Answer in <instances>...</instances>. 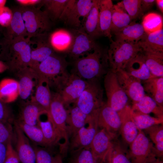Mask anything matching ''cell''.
<instances>
[{"instance_id": "43", "label": "cell", "mask_w": 163, "mask_h": 163, "mask_svg": "<svg viewBox=\"0 0 163 163\" xmlns=\"http://www.w3.org/2000/svg\"><path fill=\"white\" fill-rule=\"evenodd\" d=\"M141 1L123 0L121 1L125 10L132 20L143 15L141 10Z\"/></svg>"}, {"instance_id": "60", "label": "cell", "mask_w": 163, "mask_h": 163, "mask_svg": "<svg viewBox=\"0 0 163 163\" xmlns=\"http://www.w3.org/2000/svg\"><path fill=\"white\" fill-rule=\"evenodd\" d=\"M100 163H103V162L101 161Z\"/></svg>"}, {"instance_id": "21", "label": "cell", "mask_w": 163, "mask_h": 163, "mask_svg": "<svg viewBox=\"0 0 163 163\" xmlns=\"http://www.w3.org/2000/svg\"><path fill=\"white\" fill-rule=\"evenodd\" d=\"M49 39L55 52L68 54L73 43L74 35L72 30L60 29L49 34Z\"/></svg>"}, {"instance_id": "32", "label": "cell", "mask_w": 163, "mask_h": 163, "mask_svg": "<svg viewBox=\"0 0 163 163\" xmlns=\"http://www.w3.org/2000/svg\"><path fill=\"white\" fill-rule=\"evenodd\" d=\"M122 2L114 5L111 27V34H115L129 25L132 22Z\"/></svg>"}, {"instance_id": "7", "label": "cell", "mask_w": 163, "mask_h": 163, "mask_svg": "<svg viewBox=\"0 0 163 163\" xmlns=\"http://www.w3.org/2000/svg\"><path fill=\"white\" fill-rule=\"evenodd\" d=\"M88 82L87 85L74 104L84 113L92 117L104 103V92L99 81Z\"/></svg>"}, {"instance_id": "20", "label": "cell", "mask_w": 163, "mask_h": 163, "mask_svg": "<svg viewBox=\"0 0 163 163\" xmlns=\"http://www.w3.org/2000/svg\"><path fill=\"white\" fill-rule=\"evenodd\" d=\"M118 113L121 123L120 131L124 140L129 145L139 133V130L131 116V107L128 105Z\"/></svg>"}, {"instance_id": "59", "label": "cell", "mask_w": 163, "mask_h": 163, "mask_svg": "<svg viewBox=\"0 0 163 163\" xmlns=\"http://www.w3.org/2000/svg\"><path fill=\"white\" fill-rule=\"evenodd\" d=\"M6 2L5 0H0V9L5 6Z\"/></svg>"}, {"instance_id": "16", "label": "cell", "mask_w": 163, "mask_h": 163, "mask_svg": "<svg viewBox=\"0 0 163 163\" xmlns=\"http://www.w3.org/2000/svg\"><path fill=\"white\" fill-rule=\"evenodd\" d=\"M14 131L15 150L21 163H36L35 152L27 137L14 123Z\"/></svg>"}, {"instance_id": "50", "label": "cell", "mask_w": 163, "mask_h": 163, "mask_svg": "<svg viewBox=\"0 0 163 163\" xmlns=\"http://www.w3.org/2000/svg\"><path fill=\"white\" fill-rule=\"evenodd\" d=\"M44 0H17L15 1L20 6L34 7L40 8L43 6Z\"/></svg>"}, {"instance_id": "19", "label": "cell", "mask_w": 163, "mask_h": 163, "mask_svg": "<svg viewBox=\"0 0 163 163\" xmlns=\"http://www.w3.org/2000/svg\"><path fill=\"white\" fill-rule=\"evenodd\" d=\"M49 34H43L34 37L35 41L32 42L35 47H31V62L30 67L35 68L40 62L55 53L49 40Z\"/></svg>"}, {"instance_id": "37", "label": "cell", "mask_w": 163, "mask_h": 163, "mask_svg": "<svg viewBox=\"0 0 163 163\" xmlns=\"http://www.w3.org/2000/svg\"><path fill=\"white\" fill-rule=\"evenodd\" d=\"M154 144L153 152L158 157H163V125L153 126L144 130Z\"/></svg>"}, {"instance_id": "15", "label": "cell", "mask_w": 163, "mask_h": 163, "mask_svg": "<svg viewBox=\"0 0 163 163\" xmlns=\"http://www.w3.org/2000/svg\"><path fill=\"white\" fill-rule=\"evenodd\" d=\"M86 125L71 137L69 149L71 152L90 148L92 141L98 130L95 115L91 117L87 126Z\"/></svg>"}, {"instance_id": "38", "label": "cell", "mask_w": 163, "mask_h": 163, "mask_svg": "<svg viewBox=\"0 0 163 163\" xmlns=\"http://www.w3.org/2000/svg\"><path fill=\"white\" fill-rule=\"evenodd\" d=\"M68 1V0H44V11L52 21L59 20Z\"/></svg>"}, {"instance_id": "49", "label": "cell", "mask_w": 163, "mask_h": 163, "mask_svg": "<svg viewBox=\"0 0 163 163\" xmlns=\"http://www.w3.org/2000/svg\"><path fill=\"white\" fill-rule=\"evenodd\" d=\"M7 153L4 163H21L17 153L11 143L7 145Z\"/></svg>"}, {"instance_id": "12", "label": "cell", "mask_w": 163, "mask_h": 163, "mask_svg": "<svg viewBox=\"0 0 163 163\" xmlns=\"http://www.w3.org/2000/svg\"><path fill=\"white\" fill-rule=\"evenodd\" d=\"M72 30L74 40L68 54L73 61L92 52L99 46L82 29H73Z\"/></svg>"}, {"instance_id": "42", "label": "cell", "mask_w": 163, "mask_h": 163, "mask_svg": "<svg viewBox=\"0 0 163 163\" xmlns=\"http://www.w3.org/2000/svg\"><path fill=\"white\" fill-rule=\"evenodd\" d=\"M71 152L68 163H97L90 148Z\"/></svg>"}, {"instance_id": "31", "label": "cell", "mask_w": 163, "mask_h": 163, "mask_svg": "<svg viewBox=\"0 0 163 163\" xmlns=\"http://www.w3.org/2000/svg\"><path fill=\"white\" fill-rule=\"evenodd\" d=\"M142 81L145 92L163 108V77H153Z\"/></svg>"}, {"instance_id": "22", "label": "cell", "mask_w": 163, "mask_h": 163, "mask_svg": "<svg viewBox=\"0 0 163 163\" xmlns=\"http://www.w3.org/2000/svg\"><path fill=\"white\" fill-rule=\"evenodd\" d=\"M67 108L66 124L69 137H71L88 123L91 117L84 113L75 104Z\"/></svg>"}, {"instance_id": "27", "label": "cell", "mask_w": 163, "mask_h": 163, "mask_svg": "<svg viewBox=\"0 0 163 163\" xmlns=\"http://www.w3.org/2000/svg\"><path fill=\"white\" fill-rule=\"evenodd\" d=\"M98 2V0H93L91 8L81 28L94 40L102 36L100 27Z\"/></svg>"}, {"instance_id": "53", "label": "cell", "mask_w": 163, "mask_h": 163, "mask_svg": "<svg viewBox=\"0 0 163 163\" xmlns=\"http://www.w3.org/2000/svg\"><path fill=\"white\" fill-rule=\"evenodd\" d=\"M7 145L0 143V163H4L6 157Z\"/></svg>"}, {"instance_id": "58", "label": "cell", "mask_w": 163, "mask_h": 163, "mask_svg": "<svg viewBox=\"0 0 163 163\" xmlns=\"http://www.w3.org/2000/svg\"><path fill=\"white\" fill-rule=\"evenodd\" d=\"M105 159L107 160L106 163H112L111 158L110 151L107 155Z\"/></svg>"}, {"instance_id": "52", "label": "cell", "mask_w": 163, "mask_h": 163, "mask_svg": "<svg viewBox=\"0 0 163 163\" xmlns=\"http://www.w3.org/2000/svg\"><path fill=\"white\" fill-rule=\"evenodd\" d=\"M144 163H163V158L158 157L154 153H152Z\"/></svg>"}, {"instance_id": "4", "label": "cell", "mask_w": 163, "mask_h": 163, "mask_svg": "<svg viewBox=\"0 0 163 163\" xmlns=\"http://www.w3.org/2000/svg\"><path fill=\"white\" fill-rule=\"evenodd\" d=\"M51 100L47 116L50 118L60 140L64 142L60 149L64 152H67L69 144L66 119L67 110L59 94L51 93Z\"/></svg>"}, {"instance_id": "54", "label": "cell", "mask_w": 163, "mask_h": 163, "mask_svg": "<svg viewBox=\"0 0 163 163\" xmlns=\"http://www.w3.org/2000/svg\"><path fill=\"white\" fill-rule=\"evenodd\" d=\"M5 51V45L3 40L0 41V60H4Z\"/></svg>"}, {"instance_id": "56", "label": "cell", "mask_w": 163, "mask_h": 163, "mask_svg": "<svg viewBox=\"0 0 163 163\" xmlns=\"http://www.w3.org/2000/svg\"><path fill=\"white\" fill-rule=\"evenodd\" d=\"M155 3L157 4V6L159 10L161 13H163V0H156Z\"/></svg>"}, {"instance_id": "44", "label": "cell", "mask_w": 163, "mask_h": 163, "mask_svg": "<svg viewBox=\"0 0 163 163\" xmlns=\"http://www.w3.org/2000/svg\"><path fill=\"white\" fill-rule=\"evenodd\" d=\"M15 135L12 124L0 121V143L7 145L14 142Z\"/></svg>"}, {"instance_id": "8", "label": "cell", "mask_w": 163, "mask_h": 163, "mask_svg": "<svg viewBox=\"0 0 163 163\" xmlns=\"http://www.w3.org/2000/svg\"><path fill=\"white\" fill-rule=\"evenodd\" d=\"M68 63L65 58L55 53L39 63L34 69L38 76L46 80L53 86L68 72Z\"/></svg>"}, {"instance_id": "18", "label": "cell", "mask_w": 163, "mask_h": 163, "mask_svg": "<svg viewBox=\"0 0 163 163\" xmlns=\"http://www.w3.org/2000/svg\"><path fill=\"white\" fill-rule=\"evenodd\" d=\"M18 80L19 96L26 100L31 96L37 85L39 76L36 71L28 66L21 69L15 73Z\"/></svg>"}, {"instance_id": "3", "label": "cell", "mask_w": 163, "mask_h": 163, "mask_svg": "<svg viewBox=\"0 0 163 163\" xmlns=\"http://www.w3.org/2000/svg\"><path fill=\"white\" fill-rule=\"evenodd\" d=\"M110 40L107 49L109 69L115 73L118 70H124L128 63L142 51L137 43Z\"/></svg>"}, {"instance_id": "24", "label": "cell", "mask_w": 163, "mask_h": 163, "mask_svg": "<svg viewBox=\"0 0 163 163\" xmlns=\"http://www.w3.org/2000/svg\"><path fill=\"white\" fill-rule=\"evenodd\" d=\"M111 0H98V7L100 29L102 36L112 39L111 27L113 6Z\"/></svg>"}, {"instance_id": "26", "label": "cell", "mask_w": 163, "mask_h": 163, "mask_svg": "<svg viewBox=\"0 0 163 163\" xmlns=\"http://www.w3.org/2000/svg\"><path fill=\"white\" fill-rule=\"evenodd\" d=\"M142 52L131 59L123 70L141 82L154 77L151 74L146 65Z\"/></svg>"}, {"instance_id": "10", "label": "cell", "mask_w": 163, "mask_h": 163, "mask_svg": "<svg viewBox=\"0 0 163 163\" xmlns=\"http://www.w3.org/2000/svg\"><path fill=\"white\" fill-rule=\"evenodd\" d=\"M107 104L115 111H121L128 105L129 98L120 86L115 72L109 69L104 76Z\"/></svg>"}, {"instance_id": "6", "label": "cell", "mask_w": 163, "mask_h": 163, "mask_svg": "<svg viewBox=\"0 0 163 163\" xmlns=\"http://www.w3.org/2000/svg\"><path fill=\"white\" fill-rule=\"evenodd\" d=\"M87 81L68 72L53 86L60 96L65 107L74 104L88 85Z\"/></svg>"}, {"instance_id": "36", "label": "cell", "mask_w": 163, "mask_h": 163, "mask_svg": "<svg viewBox=\"0 0 163 163\" xmlns=\"http://www.w3.org/2000/svg\"><path fill=\"white\" fill-rule=\"evenodd\" d=\"M14 123L20 128L27 136L32 142L40 146L48 147L41 130L37 125H29L19 119L14 120Z\"/></svg>"}, {"instance_id": "55", "label": "cell", "mask_w": 163, "mask_h": 163, "mask_svg": "<svg viewBox=\"0 0 163 163\" xmlns=\"http://www.w3.org/2000/svg\"><path fill=\"white\" fill-rule=\"evenodd\" d=\"M8 69V67L6 64L3 61L0 60V73Z\"/></svg>"}, {"instance_id": "2", "label": "cell", "mask_w": 163, "mask_h": 163, "mask_svg": "<svg viewBox=\"0 0 163 163\" xmlns=\"http://www.w3.org/2000/svg\"><path fill=\"white\" fill-rule=\"evenodd\" d=\"M4 39L6 44L4 60L8 70L15 73L21 69L30 67L31 52L30 39L23 37L9 41Z\"/></svg>"}, {"instance_id": "17", "label": "cell", "mask_w": 163, "mask_h": 163, "mask_svg": "<svg viewBox=\"0 0 163 163\" xmlns=\"http://www.w3.org/2000/svg\"><path fill=\"white\" fill-rule=\"evenodd\" d=\"M114 137L104 129L98 130L91 144L90 148L97 163L104 161L113 147Z\"/></svg>"}, {"instance_id": "11", "label": "cell", "mask_w": 163, "mask_h": 163, "mask_svg": "<svg viewBox=\"0 0 163 163\" xmlns=\"http://www.w3.org/2000/svg\"><path fill=\"white\" fill-rule=\"evenodd\" d=\"M116 73L120 86L132 104L139 101L145 95L140 80L123 70H118Z\"/></svg>"}, {"instance_id": "23", "label": "cell", "mask_w": 163, "mask_h": 163, "mask_svg": "<svg viewBox=\"0 0 163 163\" xmlns=\"http://www.w3.org/2000/svg\"><path fill=\"white\" fill-rule=\"evenodd\" d=\"M11 9L12 18L9 25L6 28L4 39L9 41L18 37H27V31L20 7H17Z\"/></svg>"}, {"instance_id": "41", "label": "cell", "mask_w": 163, "mask_h": 163, "mask_svg": "<svg viewBox=\"0 0 163 163\" xmlns=\"http://www.w3.org/2000/svg\"><path fill=\"white\" fill-rule=\"evenodd\" d=\"M141 24L147 34L152 33L163 29L162 17L156 13H149L144 17Z\"/></svg>"}, {"instance_id": "61", "label": "cell", "mask_w": 163, "mask_h": 163, "mask_svg": "<svg viewBox=\"0 0 163 163\" xmlns=\"http://www.w3.org/2000/svg\"><path fill=\"white\" fill-rule=\"evenodd\" d=\"M1 29H0V31H1Z\"/></svg>"}, {"instance_id": "34", "label": "cell", "mask_w": 163, "mask_h": 163, "mask_svg": "<svg viewBox=\"0 0 163 163\" xmlns=\"http://www.w3.org/2000/svg\"><path fill=\"white\" fill-rule=\"evenodd\" d=\"M146 65L154 77H163V53L142 51Z\"/></svg>"}, {"instance_id": "51", "label": "cell", "mask_w": 163, "mask_h": 163, "mask_svg": "<svg viewBox=\"0 0 163 163\" xmlns=\"http://www.w3.org/2000/svg\"><path fill=\"white\" fill-rule=\"evenodd\" d=\"M155 3V0H141V8L143 15L150 10Z\"/></svg>"}, {"instance_id": "13", "label": "cell", "mask_w": 163, "mask_h": 163, "mask_svg": "<svg viewBox=\"0 0 163 163\" xmlns=\"http://www.w3.org/2000/svg\"><path fill=\"white\" fill-rule=\"evenodd\" d=\"M138 130L137 136L129 145L128 154L131 163H144L154 153L153 143L142 130Z\"/></svg>"}, {"instance_id": "39", "label": "cell", "mask_w": 163, "mask_h": 163, "mask_svg": "<svg viewBox=\"0 0 163 163\" xmlns=\"http://www.w3.org/2000/svg\"><path fill=\"white\" fill-rule=\"evenodd\" d=\"M37 125L41 129L48 147L59 144L60 140L52 122L47 116L46 120H38Z\"/></svg>"}, {"instance_id": "25", "label": "cell", "mask_w": 163, "mask_h": 163, "mask_svg": "<svg viewBox=\"0 0 163 163\" xmlns=\"http://www.w3.org/2000/svg\"><path fill=\"white\" fill-rule=\"evenodd\" d=\"M47 112L36 102L30 100L24 102L22 105L18 119L31 125H37L40 117Z\"/></svg>"}, {"instance_id": "45", "label": "cell", "mask_w": 163, "mask_h": 163, "mask_svg": "<svg viewBox=\"0 0 163 163\" xmlns=\"http://www.w3.org/2000/svg\"><path fill=\"white\" fill-rule=\"evenodd\" d=\"M110 154L112 163H131L128 153L125 152L118 144L113 143Z\"/></svg>"}, {"instance_id": "48", "label": "cell", "mask_w": 163, "mask_h": 163, "mask_svg": "<svg viewBox=\"0 0 163 163\" xmlns=\"http://www.w3.org/2000/svg\"><path fill=\"white\" fill-rule=\"evenodd\" d=\"M13 17L11 9L4 6L0 9V25L7 28L10 25Z\"/></svg>"}, {"instance_id": "28", "label": "cell", "mask_w": 163, "mask_h": 163, "mask_svg": "<svg viewBox=\"0 0 163 163\" xmlns=\"http://www.w3.org/2000/svg\"><path fill=\"white\" fill-rule=\"evenodd\" d=\"M146 34L141 24L132 22L114 35L115 40L137 43Z\"/></svg>"}, {"instance_id": "30", "label": "cell", "mask_w": 163, "mask_h": 163, "mask_svg": "<svg viewBox=\"0 0 163 163\" xmlns=\"http://www.w3.org/2000/svg\"><path fill=\"white\" fill-rule=\"evenodd\" d=\"M142 50L163 53V29L146 34L138 43Z\"/></svg>"}, {"instance_id": "46", "label": "cell", "mask_w": 163, "mask_h": 163, "mask_svg": "<svg viewBox=\"0 0 163 163\" xmlns=\"http://www.w3.org/2000/svg\"><path fill=\"white\" fill-rule=\"evenodd\" d=\"M36 163H55L56 156H54L48 150L43 148H34Z\"/></svg>"}, {"instance_id": "47", "label": "cell", "mask_w": 163, "mask_h": 163, "mask_svg": "<svg viewBox=\"0 0 163 163\" xmlns=\"http://www.w3.org/2000/svg\"><path fill=\"white\" fill-rule=\"evenodd\" d=\"M14 121L11 109L5 103L0 100V121L12 124Z\"/></svg>"}, {"instance_id": "57", "label": "cell", "mask_w": 163, "mask_h": 163, "mask_svg": "<svg viewBox=\"0 0 163 163\" xmlns=\"http://www.w3.org/2000/svg\"><path fill=\"white\" fill-rule=\"evenodd\" d=\"M55 163H62V157L60 155L56 156Z\"/></svg>"}, {"instance_id": "29", "label": "cell", "mask_w": 163, "mask_h": 163, "mask_svg": "<svg viewBox=\"0 0 163 163\" xmlns=\"http://www.w3.org/2000/svg\"><path fill=\"white\" fill-rule=\"evenodd\" d=\"M48 82L39 76L34 95L31 97V100L36 102L48 114L51 101L52 94Z\"/></svg>"}, {"instance_id": "33", "label": "cell", "mask_w": 163, "mask_h": 163, "mask_svg": "<svg viewBox=\"0 0 163 163\" xmlns=\"http://www.w3.org/2000/svg\"><path fill=\"white\" fill-rule=\"evenodd\" d=\"M132 110L141 113H152L155 117L163 118V108L159 106L156 102L148 95H145L138 102L133 104Z\"/></svg>"}, {"instance_id": "1", "label": "cell", "mask_w": 163, "mask_h": 163, "mask_svg": "<svg viewBox=\"0 0 163 163\" xmlns=\"http://www.w3.org/2000/svg\"><path fill=\"white\" fill-rule=\"evenodd\" d=\"M109 69L107 49L99 45L92 52L73 61L71 73L87 81H99Z\"/></svg>"}, {"instance_id": "14", "label": "cell", "mask_w": 163, "mask_h": 163, "mask_svg": "<svg viewBox=\"0 0 163 163\" xmlns=\"http://www.w3.org/2000/svg\"><path fill=\"white\" fill-rule=\"evenodd\" d=\"M95 117L98 128L104 129L115 137L120 127V120L118 113L104 102L96 112Z\"/></svg>"}, {"instance_id": "40", "label": "cell", "mask_w": 163, "mask_h": 163, "mask_svg": "<svg viewBox=\"0 0 163 163\" xmlns=\"http://www.w3.org/2000/svg\"><path fill=\"white\" fill-rule=\"evenodd\" d=\"M132 119L138 129L145 130L153 126L163 124V118L152 117L148 114L134 111L131 108Z\"/></svg>"}, {"instance_id": "35", "label": "cell", "mask_w": 163, "mask_h": 163, "mask_svg": "<svg viewBox=\"0 0 163 163\" xmlns=\"http://www.w3.org/2000/svg\"><path fill=\"white\" fill-rule=\"evenodd\" d=\"M19 96V89L17 81L5 78L0 82V100L5 103L15 101Z\"/></svg>"}, {"instance_id": "9", "label": "cell", "mask_w": 163, "mask_h": 163, "mask_svg": "<svg viewBox=\"0 0 163 163\" xmlns=\"http://www.w3.org/2000/svg\"><path fill=\"white\" fill-rule=\"evenodd\" d=\"M93 2V0H68L59 20L73 29L82 28Z\"/></svg>"}, {"instance_id": "5", "label": "cell", "mask_w": 163, "mask_h": 163, "mask_svg": "<svg viewBox=\"0 0 163 163\" xmlns=\"http://www.w3.org/2000/svg\"><path fill=\"white\" fill-rule=\"evenodd\" d=\"M20 7L26 28L27 38L30 39L48 33L51 29L52 21L45 11L37 7Z\"/></svg>"}]
</instances>
